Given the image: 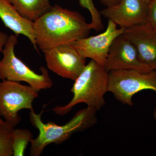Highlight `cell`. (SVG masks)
<instances>
[{
	"label": "cell",
	"mask_w": 156,
	"mask_h": 156,
	"mask_svg": "<svg viewBox=\"0 0 156 156\" xmlns=\"http://www.w3.org/2000/svg\"><path fill=\"white\" fill-rule=\"evenodd\" d=\"M80 5L87 9L92 17V21L90 23V27L92 30L99 31L103 28V24L100 12L96 9L93 0H79Z\"/></svg>",
	"instance_id": "16"
},
{
	"label": "cell",
	"mask_w": 156,
	"mask_h": 156,
	"mask_svg": "<svg viewBox=\"0 0 156 156\" xmlns=\"http://www.w3.org/2000/svg\"><path fill=\"white\" fill-rule=\"evenodd\" d=\"M97 112L87 107L77 112L69 122L59 126L53 122L45 124L41 119L43 110L37 114L34 109L31 110L30 120L33 126L39 130V133L36 138H33L30 141V155H41L49 144H61L74 133L85 131L94 126L97 122Z\"/></svg>",
	"instance_id": "2"
},
{
	"label": "cell",
	"mask_w": 156,
	"mask_h": 156,
	"mask_svg": "<svg viewBox=\"0 0 156 156\" xmlns=\"http://www.w3.org/2000/svg\"><path fill=\"white\" fill-rule=\"evenodd\" d=\"M143 1H144L147 4H148V3H149L151 0H143Z\"/></svg>",
	"instance_id": "20"
},
{
	"label": "cell",
	"mask_w": 156,
	"mask_h": 156,
	"mask_svg": "<svg viewBox=\"0 0 156 156\" xmlns=\"http://www.w3.org/2000/svg\"><path fill=\"white\" fill-rule=\"evenodd\" d=\"M148 4L143 0H120L101 11V15L121 28H130L147 22Z\"/></svg>",
	"instance_id": "10"
},
{
	"label": "cell",
	"mask_w": 156,
	"mask_h": 156,
	"mask_svg": "<svg viewBox=\"0 0 156 156\" xmlns=\"http://www.w3.org/2000/svg\"><path fill=\"white\" fill-rule=\"evenodd\" d=\"M124 34L135 47L140 61L156 71V34L147 23L126 29Z\"/></svg>",
	"instance_id": "11"
},
{
	"label": "cell",
	"mask_w": 156,
	"mask_h": 156,
	"mask_svg": "<svg viewBox=\"0 0 156 156\" xmlns=\"http://www.w3.org/2000/svg\"><path fill=\"white\" fill-rule=\"evenodd\" d=\"M144 90L156 92V71L144 73L134 70H120L108 72V92L125 105H133L132 98Z\"/></svg>",
	"instance_id": "5"
},
{
	"label": "cell",
	"mask_w": 156,
	"mask_h": 156,
	"mask_svg": "<svg viewBox=\"0 0 156 156\" xmlns=\"http://www.w3.org/2000/svg\"><path fill=\"white\" fill-rule=\"evenodd\" d=\"M14 128L5 121L0 124V156H13L11 139Z\"/></svg>",
	"instance_id": "15"
},
{
	"label": "cell",
	"mask_w": 156,
	"mask_h": 156,
	"mask_svg": "<svg viewBox=\"0 0 156 156\" xmlns=\"http://www.w3.org/2000/svg\"><path fill=\"white\" fill-rule=\"evenodd\" d=\"M23 17L35 21L51 8L50 0H8Z\"/></svg>",
	"instance_id": "13"
},
{
	"label": "cell",
	"mask_w": 156,
	"mask_h": 156,
	"mask_svg": "<svg viewBox=\"0 0 156 156\" xmlns=\"http://www.w3.org/2000/svg\"><path fill=\"white\" fill-rule=\"evenodd\" d=\"M108 72L105 67L91 60L77 78L71 89L73 97L66 105L53 109L56 115L63 116L74 107L85 103L98 112L105 105V95L108 92Z\"/></svg>",
	"instance_id": "3"
},
{
	"label": "cell",
	"mask_w": 156,
	"mask_h": 156,
	"mask_svg": "<svg viewBox=\"0 0 156 156\" xmlns=\"http://www.w3.org/2000/svg\"><path fill=\"white\" fill-rule=\"evenodd\" d=\"M33 137V135L29 130L14 128L11 139L13 156H24L26 149Z\"/></svg>",
	"instance_id": "14"
},
{
	"label": "cell",
	"mask_w": 156,
	"mask_h": 156,
	"mask_svg": "<svg viewBox=\"0 0 156 156\" xmlns=\"http://www.w3.org/2000/svg\"><path fill=\"white\" fill-rule=\"evenodd\" d=\"M126 29L118 28V26L108 20L106 30L94 36L85 37L71 44L84 58L94 60L105 67L109 50L115 39L124 33Z\"/></svg>",
	"instance_id": "8"
},
{
	"label": "cell",
	"mask_w": 156,
	"mask_h": 156,
	"mask_svg": "<svg viewBox=\"0 0 156 156\" xmlns=\"http://www.w3.org/2000/svg\"><path fill=\"white\" fill-rule=\"evenodd\" d=\"M47 67L57 75L75 81L86 66V58L71 44L43 50Z\"/></svg>",
	"instance_id": "7"
},
{
	"label": "cell",
	"mask_w": 156,
	"mask_h": 156,
	"mask_svg": "<svg viewBox=\"0 0 156 156\" xmlns=\"http://www.w3.org/2000/svg\"><path fill=\"white\" fill-rule=\"evenodd\" d=\"M100 3L106 7H110L116 5L120 0H99Z\"/></svg>",
	"instance_id": "18"
},
{
	"label": "cell",
	"mask_w": 156,
	"mask_h": 156,
	"mask_svg": "<svg viewBox=\"0 0 156 156\" xmlns=\"http://www.w3.org/2000/svg\"><path fill=\"white\" fill-rule=\"evenodd\" d=\"M4 122H5V121L2 119H1V116H0V124H3Z\"/></svg>",
	"instance_id": "21"
},
{
	"label": "cell",
	"mask_w": 156,
	"mask_h": 156,
	"mask_svg": "<svg viewBox=\"0 0 156 156\" xmlns=\"http://www.w3.org/2000/svg\"><path fill=\"white\" fill-rule=\"evenodd\" d=\"M153 117L155 121L156 122V105L153 112Z\"/></svg>",
	"instance_id": "19"
},
{
	"label": "cell",
	"mask_w": 156,
	"mask_h": 156,
	"mask_svg": "<svg viewBox=\"0 0 156 156\" xmlns=\"http://www.w3.org/2000/svg\"><path fill=\"white\" fill-rule=\"evenodd\" d=\"M38 91L29 85L9 80L0 82V116L15 128L20 121L18 112L34 109L33 102L38 96Z\"/></svg>",
	"instance_id": "6"
},
{
	"label": "cell",
	"mask_w": 156,
	"mask_h": 156,
	"mask_svg": "<svg viewBox=\"0 0 156 156\" xmlns=\"http://www.w3.org/2000/svg\"><path fill=\"white\" fill-rule=\"evenodd\" d=\"M17 36H9L4 47L3 58L0 59V80L25 82L38 92L50 89L53 87V81L46 68L41 66V73H37L15 55L14 48L18 43Z\"/></svg>",
	"instance_id": "4"
},
{
	"label": "cell",
	"mask_w": 156,
	"mask_h": 156,
	"mask_svg": "<svg viewBox=\"0 0 156 156\" xmlns=\"http://www.w3.org/2000/svg\"><path fill=\"white\" fill-rule=\"evenodd\" d=\"M37 46L42 51L63 44H71L87 37L92 30L83 16L58 5L34 22Z\"/></svg>",
	"instance_id": "1"
},
{
	"label": "cell",
	"mask_w": 156,
	"mask_h": 156,
	"mask_svg": "<svg viewBox=\"0 0 156 156\" xmlns=\"http://www.w3.org/2000/svg\"><path fill=\"white\" fill-rule=\"evenodd\" d=\"M0 18L5 26L15 35H23L28 38L34 48L38 51L34 22L21 16L8 0H0Z\"/></svg>",
	"instance_id": "12"
},
{
	"label": "cell",
	"mask_w": 156,
	"mask_h": 156,
	"mask_svg": "<svg viewBox=\"0 0 156 156\" xmlns=\"http://www.w3.org/2000/svg\"><path fill=\"white\" fill-rule=\"evenodd\" d=\"M105 68L108 72L120 70L144 73L153 70L140 61L135 47L124 33L117 37L112 44Z\"/></svg>",
	"instance_id": "9"
},
{
	"label": "cell",
	"mask_w": 156,
	"mask_h": 156,
	"mask_svg": "<svg viewBox=\"0 0 156 156\" xmlns=\"http://www.w3.org/2000/svg\"><path fill=\"white\" fill-rule=\"evenodd\" d=\"M147 23L156 34V0H151L148 4Z\"/></svg>",
	"instance_id": "17"
}]
</instances>
